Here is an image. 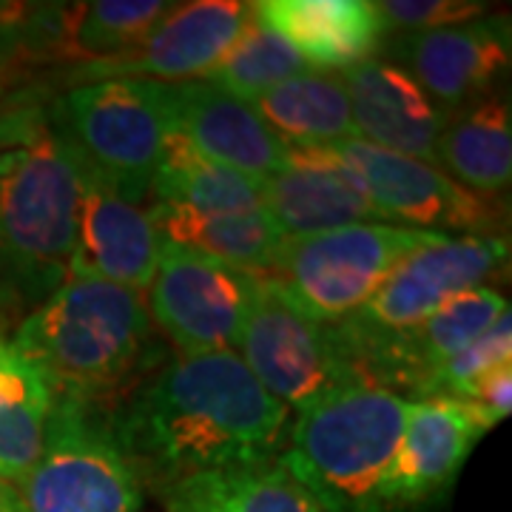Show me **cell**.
<instances>
[{
	"label": "cell",
	"instance_id": "cell-16",
	"mask_svg": "<svg viewBox=\"0 0 512 512\" xmlns=\"http://www.w3.org/2000/svg\"><path fill=\"white\" fill-rule=\"evenodd\" d=\"M171 126L194 151L214 163L237 168L256 180H268L288 163L282 143L251 103L237 100L205 80L168 83Z\"/></svg>",
	"mask_w": 512,
	"mask_h": 512
},
{
	"label": "cell",
	"instance_id": "cell-32",
	"mask_svg": "<svg viewBox=\"0 0 512 512\" xmlns=\"http://www.w3.org/2000/svg\"><path fill=\"white\" fill-rule=\"evenodd\" d=\"M0 512H9V504H6V495L0 490Z\"/></svg>",
	"mask_w": 512,
	"mask_h": 512
},
{
	"label": "cell",
	"instance_id": "cell-17",
	"mask_svg": "<svg viewBox=\"0 0 512 512\" xmlns=\"http://www.w3.org/2000/svg\"><path fill=\"white\" fill-rule=\"evenodd\" d=\"M339 77L350 94L356 137L436 165V146L450 117L421 92L410 74L396 63L370 57Z\"/></svg>",
	"mask_w": 512,
	"mask_h": 512
},
{
	"label": "cell",
	"instance_id": "cell-5",
	"mask_svg": "<svg viewBox=\"0 0 512 512\" xmlns=\"http://www.w3.org/2000/svg\"><path fill=\"white\" fill-rule=\"evenodd\" d=\"M52 123L77 168L140 205L174 131L171 86L131 77L77 83L52 103Z\"/></svg>",
	"mask_w": 512,
	"mask_h": 512
},
{
	"label": "cell",
	"instance_id": "cell-13",
	"mask_svg": "<svg viewBox=\"0 0 512 512\" xmlns=\"http://www.w3.org/2000/svg\"><path fill=\"white\" fill-rule=\"evenodd\" d=\"M399 69L416 80L447 117L490 97L510 69V18L470 20L447 29L407 35L396 46Z\"/></svg>",
	"mask_w": 512,
	"mask_h": 512
},
{
	"label": "cell",
	"instance_id": "cell-31",
	"mask_svg": "<svg viewBox=\"0 0 512 512\" xmlns=\"http://www.w3.org/2000/svg\"><path fill=\"white\" fill-rule=\"evenodd\" d=\"M3 89H6V69H3V60H0V100H3Z\"/></svg>",
	"mask_w": 512,
	"mask_h": 512
},
{
	"label": "cell",
	"instance_id": "cell-27",
	"mask_svg": "<svg viewBox=\"0 0 512 512\" xmlns=\"http://www.w3.org/2000/svg\"><path fill=\"white\" fill-rule=\"evenodd\" d=\"M313 72L311 63L293 49L285 37L265 26L262 20H251L242 32L234 49L205 74L202 80L228 92L237 100L254 103L265 92L276 89L279 83Z\"/></svg>",
	"mask_w": 512,
	"mask_h": 512
},
{
	"label": "cell",
	"instance_id": "cell-12",
	"mask_svg": "<svg viewBox=\"0 0 512 512\" xmlns=\"http://www.w3.org/2000/svg\"><path fill=\"white\" fill-rule=\"evenodd\" d=\"M254 3L242 0H197L174 3V9L123 55L83 63L66 77L77 83L94 80H202L222 57L234 49L242 32L251 26Z\"/></svg>",
	"mask_w": 512,
	"mask_h": 512
},
{
	"label": "cell",
	"instance_id": "cell-25",
	"mask_svg": "<svg viewBox=\"0 0 512 512\" xmlns=\"http://www.w3.org/2000/svg\"><path fill=\"white\" fill-rule=\"evenodd\" d=\"M251 106L288 146H330L356 137L350 94L336 74L305 72L291 77Z\"/></svg>",
	"mask_w": 512,
	"mask_h": 512
},
{
	"label": "cell",
	"instance_id": "cell-24",
	"mask_svg": "<svg viewBox=\"0 0 512 512\" xmlns=\"http://www.w3.org/2000/svg\"><path fill=\"white\" fill-rule=\"evenodd\" d=\"M436 165L458 185L498 197L512 180V117L510 103L501 97H484L456 111L441 131Z\"/></svg>",
	"mask_w": 512,
	"mask_h": 512
},
{
	"label": "cell",
	"instance_id": "cell-9",
	"mask_svg": "<svg viewBox=\"0 0 512 512\" xmlns=\"http://www.w3.org/2000/svg\"><path fill=\"white\" fill-rule=\"evenodd\" d=\"M239 359L288 410H305L345 384H359L333 328L316 322L274 276H256Z\"/></svg>",
	"mask_w": 512,
	"mask_h": 512
},
{
	"label": "cell",
	"instance_id": "cell-10",
	"mask_svg": "<svg viewBox=\"0 0 512 512\" xmlns=\"http://www.w3.org/2000/svg\"><path fill=\"white\" fill-rule=\"evenodd\" d=\"M328 151L382 220L407 222V228L419 231H461L473 237H501V228H507V211L495 197L458 185L436 165L373 146L362 137L330 143Z\"/></svg>",
	"mask_w": 512,
	"mask_h": 512
},
{
	"label": "cell",
	"instance_id": "cell-28",
	"mask_svg": "<svg viewBox=\"0 0 512 512\" xmlns=\"http://www.w3.org/2000/svg\"><path fill=\"white\" fill-rule=\"evenodd\" d=\"M512 365V313L510 308L495 319L490 328L478 339H473L467 348H461L456 356H450L444 365H439L427 382L421 384L416 399H453L467 402L473 387H476L490 370Z\"/></svg>",
	"mask_w": 512,
	"mask_h": 512
},
{
	"label": "cell",
	"instance_id": "cell-8",
	"mask_svg": "<svg viewBox=\"0 0 512 512\" xmlns=\"http://www.w3.org/2000/svg\"><path fill=\"white\" fill-rule=\"evenodd\" d=\"M439 237L387 222H359L325 234L285 239L274 262L276 282L322 325L348 319L379 291L410 251Z\"/></svg>",
	"mask_w": 512,
	"mask_h": 512
},
{
	"label": "cell",
	"instance_id": "cell-4",
	"mask_svg": "<svg viewBox=\"0 0 512 512\" xmlns=\"http://www.w3.org/2000/svg\"><path fill=\"white\" fill-rule=\"evenodd\" d=\"M410 402L376 384H345L299 410L276 461L322 512H390L387 481Z\"/></svg>",
	"mask_w": 512,
	"mask_h": 512
},
{
	"label": "cell",
	"instance_id": "cell-33",
	"mask_svg": "<svg viewBox=\"0 0 512 512\" xmlns=\"http://www.w3.org/2000/svg\"><path fill=\"white\" fill-rule=\"evenodd\" d=\"M0 339H6V336H3V333H0Z\"/></svg>",
	"mask_w": 512,
	"mask_h": 512
},
{
	"label": "cell",
	"instance_id": "cell-23",
	"mask_svg": "<svg viewBox=\"0 0 512 512\" xmlns=\"http://www.w3.org/2000/svg\"><path fill=\"white\" fill-rule=\"evenodd\" d=\"M57 393L35 362L0 339V487L15 490L46 447Z\"/></svg>",
	"mask_w": 512,
	"mask_h": 512
},
{
	"label": "cell",
	"instance_id": "cell-29",
	"mask_svg": "<svg viewBox=\"0 0 512 512\" xmlns=\"http://www.w3.org/2000/svg\"><path fill=\"white\" fill-rule=\"evenodd\" d=\"M373 9L379 15L382 32L407 37L478 20L487 6L476 0H379Z\"/></svg>",
	"mask_w": 512,
	"mask_h": 512
},
{
	"label": "cell",
	"instance_id": "cell-2",
	"mask_svg": "<svg viewBox=\"0 0 512 512\" xmlns=\"http://www.w3.org/2000/svg\"><path fill=\"white\" fill-rule=\"evenodd\" d=\"M80 171L52 123V103H0V274L37 305L69 279Z\"/></svg>",
	"mask_w": 512,
	"mask_h": 512
},
{
	"label": "cell",
	"instance_id": "cell-7",
	"mask_svg": "<svg viewBox=\"0 0 512 512\" xmlns=\"http://www.w3.org/2000/svg\"><path fill=\"white\" fill-rule=\"evenodd\" d=\"M3 495L9 512H140L143 484L92 404L57 396L37 464Z\"/></svg>",
	"mask_w": 512,
	"mask_h": 512
},
{
	"label": "cell",
	"instance_id": "cell-11",
	"mask_svg": "<svg viewBox=\"0 0 512 512\" xmlns=\"http://www.w3.org/2000/svg\"><path fill=\"white\" fill-rule=\"evenodd\" d=\"M256 276L160 239L148 313L183 356L237 350Z\"/></svg>",
	"mask_w": 512,
	"mask_h": 512
},
{
	"label": "cell",
	"instance_id": "cell-21",
	"mask_svg": "<svg viewBox=\"0 0 512 512\" xmlns=\"http://www.w3.org/2000/svg\"><path fill=\"white\" fill-rule=\"evenodd\" d=\"M146 211L160 239L208 256L242 274L271 276L276 254L285 242L265 211L194 214L168 202H151Z\"/></svg>",
	"mask_w": 512,
	"mask_h": 512
},
{
	"label": "cell",
	"instance_id": "cell-3",
	"mask_svg": "<svg viewBox=\"0 0 512 512\" xmlns=\"http://www.w3.org/2000/svg\"><path fill=\"white\" fill-rule=\"evenodd\" d=\"M55 387L83 404L114 402L160 365L146 296L69 276L9 339Z\"/></svg>",
	"mask_w": 512,
	"mask_h": 512
},
{
	"label": "cell",
	"instance_id": "cell-30",
	"mask_svg": "<svg viewBox=\"0 0 512 512\" xmlns=\"http://www.w3.org/2000/svg\"><path fill=\"white\" fill-rule=\"evenodd\" d=\"M467 402L478 404L495 424L501 419H507L512 407V365L490 370V373L473 387V393H470Z\"/></svg>",
	"mask_w": 512,
	"mask_h": 512
},
{
	"label": "cell",
	"instance_id": "cell-22",
	"mask_svg": "<svg viewBox=\"0 0 512 512\" xmlns=\"http://www.w3.org/2000/svg\"><path fill=\"white\" fill-rule=\"evenodd\" d=\"M157 493L165 512H322L276 458L194 473Z\"/></svg>",
	"mask_w": 512,
	"mask_h": 512
},
{
	"label": "cell",
	"instance_id": "cell-19",
	"mask_svg": "<svg viewBox=\"0 0 512 512\" xmlns=\"http://www.w3.org/2000/svg\"><path fill=\"white\" fill-rule=\"evenodd\" d=\"M256 20L285 37L311 69H350L370 60L382 23L370 0H262Z\"/></svg>",
	"mask_w": 512,
	"mask_h": 512
},
{
	"label": "cell",
	"instance_id": "cell-15",
	"mask_svg": "<svg viewBox=\"0 0 512 512\" xmlns=\"http://www.w3.org/2000/svg\"><path fill=\"white\" fill-rule=\"evenodd\" d=\"M77 165V163H74ZM80 171V217L69 276L100 279L128 291L151 288L160 262V234L140 205L117 197L109 185Z\"/></svg>",
	"mask_w": 512,
	"mask_h": 512
},
{
	"label": "cell",
	"instance_id": "cell-26",
	"mask_svg": "<svg viewBox=\"0 0 512 512\" xmlns=\"http://www.w3.org/2000/svg\"><path fill=\"white\" fill-rule=\"evenodd\" d=\"M262 185L265 180L202 157L177 131H171L148 197L151 202L180 205L194 214H251L265 211Z\"/></svg>",
	"mask_w": 512,
	"mask_h": 512
},
{
	"label": "cell",
	"instance_id": "cell-18",
	"mask_svg": "<svg viewBox=\"0 0 512 512\" xmlns=\"http://www.w3.org/2000/svg\"><path fill=\"white\" fill-rule=\"evenodd\" d=\"M262 205L282 239L382 222V214L339 171L328 146H288L285 171L262 185Z\"/></svg>",
	"mask_w": 512,
	"mask_h": 512
},
{
	"label": "cell",
	"instance_id": "cell-20",
	"mask_svg": "<svg viewBox=\"0 0 512 512\" xmlns=\"http://www.w3.org/2000/svg\"><path fill=\"white\" fill-rule=\"evenodd\" d=\"M174 9L165 0H92L49 6L29 32L46 55L97 63L134 49Z\"/></svg>",
	"mask_w": 512,
	"mask_h": 512
},
{
	"label": "cell",
	"instance_id": "cell-6",
	"mask_svg": "<svg viewBox=\"0 0 512 512\" xmlns=\"http://www.w3.org/2000/svg\"><path fill=\"white\" fill-rule=\"evenodd\" d=\"M507 237L439 234L404 256L359 311L330 325L345 359L419 328L444 302L507 271Z\"/></svg>",
	"mask_w": 512,
	"mask_h": 512
},
{
	"label": "cell",
	"instance_id": "cell-14",
	"mask_svg": "<svg viewBox=\"0 0 512 512\" xmlns=\"http://www.w3.org/2000/svg\"><path fill=\"white\" fill-rule=\"evenodd\" d=\"M490 427H495V421L473 402H410L387 481L390 512L419 507L447 493Z\"/></svg>",
	"mask_w": 512,
	"mask_h": 512
},
{
	"label": "cell",
	"instance_id": "cell-1",
	"mask_svg": "<svg viewBox=\"0 0 512 512\" xmlns=\"http://www.w3.org/2000/svg\"><path fill=\"white\" fill-rule=\"evenodd\" d=\"M291 410L256 382L237 350L177 356L117 399L111 441L157 490L194 473L279 456Z\"/></svg>",
	"mask_w": 512,
	"mask_h": 512
}]
</instances>
